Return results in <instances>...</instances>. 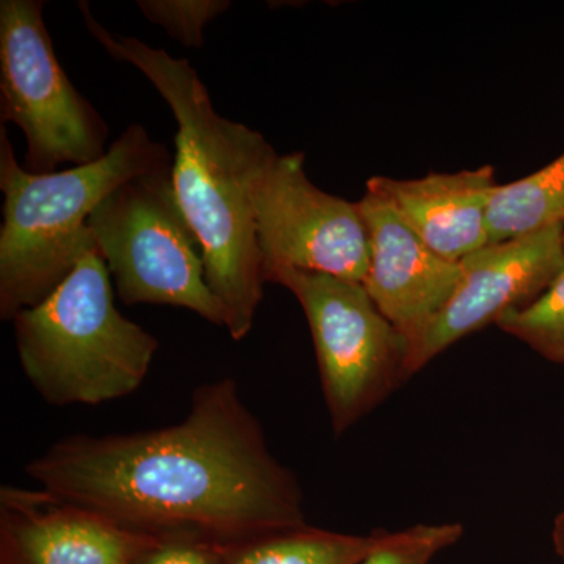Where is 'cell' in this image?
Listing matches in <instances>:
<instances>
[{"label": "cell", "mask_w": 564, "mask_h": 564, "mask_svg": "<svg viewBox=\"0 0 564 564\" xmlns=\"http://www.w3.org/2000/svg\"><path fill=\"white\" fill-rule=\"evenodd\" d=\"M381 532L348 534L303 525L225 545V564H358Z\"/></svg>", "instance_id": "obj_14"}, {"label": "cell", "mask_w": 564, "mask_h": 564, "mask_svg": "<svg viewBox=\"0 0 564 564\" xmlns=\"http://www.w3.org/2000/svg\"><path fill=\"white\" fill-rule=\"evenodd\" d=\"M547 361L564 364V272L533 303L496 323Z\"/></svg>", "instance_id": "obj_15"}, {"label": "cell", "mask_w": 564, "mask_h": 564, "mask_svg": "<svg viewBox=\"0 0 564 564\" xmlns=\"http://www.w3.org/2000/svg\"><path fill=\"white\" fill-rule=\"evenodd\" d=\"M41 0L0 2V120L28 140L25 170L54 173L107 154L109 126L62 68Z\"/></svg>", "instance_id": "obj_7"}, {"label": "cell", "mask_w": 564, "mask_h": 564, "mask_svg": "<svg viewBox=\"0 0 564 564\" xmlns=\"http://www.w3.org/2000/svg\"><path fill=\"white\" fill-rule=\"evenodd\" d=\"M158 541L43 488L0 489V564H139Z\"/></svg>", "instance_id": "obj_10"}, {"label": "cell", "mask_w": 564, "mask_h": 564, "mask_svg": "<svg viewBox=\"0 0 564 564\" xmlns=\"http://www.w3.org/2000/svg\"><path fill=\"white\" fill-rule=\"evenodd\" d=\"M263 278L288 289L302 304L336 436L372 413L408 380L410 344L361 282L289 267L267 269Z\"/></svg>", "instance_id": "obj_6"}, {"label": "cell", "mask_w": 564, "mask_h": 564, "mask_svg": "<svg viewBox=\"0 0 564 564\" xmlns=\"http://www.w3.org/2000/svg\"><path fill=\"white\" fill-rule=\"evenodd\" d=\"M358 209L370 247L364 288L411 347L454 293L462 261H448L434 252L372 193L364 195Z\"/></svg>", "instance_id": "obj_11"}, {"label": "cell", "mask_w": 564, "mask_h": 564, "mask_svg": "<svg viewBox=\"0 0 564 564\" xmlns=\"http://www.w3.org/2000/svg\"><path fill=\"white\" fill-rule=\"evenodd\" d=\"M79 10L93 39L115 61L140 69L176 118L174 188L203 245L207 284L225 310L226 329L242 340L254 325L265 284L252 188L276 151L261 132L217 113L191 63L107 31L87 2Z\"/></svg>", "instance_id": "obj_2"}, {"label": "cell", "mask_w": 564, "mask_h": 564, "mask_svg": "<svg viewBox=\"0 0 564 564\" xmlns=\"http://www.w3.org/2000/svg\"><path fill=\"white\" fill-rule=\"evenodd\" d=\"M564 226V154L524 180L494 188L488 207L489 243Z\"/></svg>", "instance_id": "obj_13"}, {"label": "cell", "mask_w": 564, "mask_h": 564, "mask_svg": "<svg viewBox=\"0 0 564 564\" xmlns=\"http://www.w3.org/2000/svg\"><path fill=\"white\" fill-rule=\"evenodd\" d=\"M458 522L419 524L400 532H381L380 541L358 564H430L434 556L462 540Z\"/></svg>", "instance_id": "obj_16"}, {"label": "cell", "mask_w": 564, "mask_h": 564, "mask_svg": "<svg viewBox=\"0 0 564 564\" xmlns=\"http://www.w3.org/2000/svg\"><path fill=\"white\" fill-rule=\"evenodd\" d=\"M252 210L263 272L289 267L366 281L369 232L358 203L315 187L302 152L274 154L265 163L252 188Z\"/></svg>", "instance_id": "obj_8"}, {"label": "cell", "mask_w": 564, "mask_h": 564, "mask_svg": "<svg viewBox=\"0 0 564 564\" xmlns=\"http://www.w3.org/2000/svg\"><path fill=\"white\" fill-rule=\"evenodd\" d=\"M496 187L489 165L419 180L367 181V192L388 204L434 252L455 262L489 243L488 207Z\"/></svg>", "instance_id": "obj_12"}, {"label": "cell", "mask_w": 564, "mask_h": 564, "mask_svg": "<svg viewBox=\"0 0 564 564\" xmlns=\"http://www.w3.org/2000/svg\"><path fill=\"white\" fill-rule=\"evenodd\" d=\"M552 543L555 552L564 562V511L556 516L554 529H552Z\"/></svg>", "instance_id": "obj_19"}, {"label": "cell", "mask_w": 564, "mask_h": 564, "mask_svg": "<svg viewBox=\"0 0 564 564\" xmlns=\"http://www.w3.org/2000/svg\"><path fill=\"white\" fill-rule=\"evenodd\" d=\"M25 474L65 502L159 540L236 545L307 525L302 486L270 451L234 378L198 386L174 425L73 434Z\"/></svg>", "instance_id": "obj_1"}, {"label": "cell", "mask_w": 564, "mask_h": 564, "mask_svg": "<svg viewBox=\"0 0 564 564\" xmlns=\"http://www.w3.org/2000/svg\"><path fill=\"white\" fill-rule=\"evenodd\" d=\"M88 228L122 303L184 307L225 326V310L207 284L203 245L177 199L173 163L111 192Z\"/></svg>", "instance_id": "obj_5"}, {"label": "cell", "mask_w": 564, "mask_h": 564, "mask_svg": "<svg viewBox=\"0 0 564 564\" xmlns=\"http://www.w3.org/2000/svg\"><path fill=\"white\" fill-rule=\"evenodd\" d=\"M563 272L564 226L488 243L466 256L451 299L408 350V378L508 311L529 306Z\"/></svg>", "instance_id": "obj_9"}, {"label": "cell", "mask_w": 564, "mask_h": 564, "mask_svg": "<svg viewBox=\"0 0 564 564\" xmlns=\"http://www.w3.org/2000/svg\"><path fill=\"white\" fill-rule=\"evenodd\" d=\"M139 564H225V545L166 538L148 549Z\"/></svg>", "instance_id": "obj_18"}, {"label": "cell", "mask_w": 564, "mask_h": 564, "mask_svg": "<svg viewBox=\"0 0 564 564\" xmlns=\"http://www.w3.org/2000/svg\"><path fill=\"white\" fill-rule=\"evenodd\" d=\"M173 163L162 143L132 124L99 161L65 172L32 173L14 158L6 128H0V318L47 299L82 256L95 248L88 218L124 182Z\"/></svg>", "instance_id": "obj_3"}, {"label": "cell", "mask_w": 564, "mask_h": 564, "mask_svg": "<svg viewBox=\"0 0 564 564\" xmlns=\"http://www.w3.org/2000/svg\"><path fill=\"white\" fill-rule=\"evenodd\" d=\"M141 13L185 47L198 50L204 28L229 10L228 0H139Z\"/></svg>", "instance_id": "obj_17"}, {"label": "cell", "mask_w": 564, "mask_h": 564, "mask_svg": "<svg viewBox=\"0 0 564 564\" xmlns=\"http://www.w3.org/2000/svg\"><path fill=\"white\" fill-rule=\"evenodd\" d=\"M13 326L22 372L52 406H96L131 395L159 350L151 333L115 307L110 272L96 247Z\"/></svg>", "instance_id": "obj_4"}]
</instances>
